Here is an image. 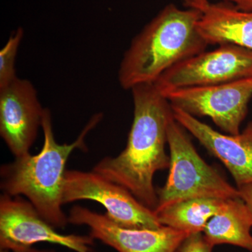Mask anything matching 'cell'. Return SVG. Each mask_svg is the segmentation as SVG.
Instances as JSON below:
<instances>
[{
	"instance_id": "52a82bcc",
	"label": "cell",
	"mask_w": 252,
	"mask_h": 252,
	"mask_svg": "<svg viewBox=\"0 0 252 252\" xmlns=\"http://www.w3.org/2000/svg\"><path fill=\"white\" fill-rule=\"evenodd\" d=\"M28 200L21 196L0 197V249L31 252L33 245L56 244L75 252H94L89 235H63L55 229Z\"/></svg>"
},
{
	"instance_id": "ac0fdd59",
	"label": "cell",
	"mask_w": 252,
	"mask_h": 252,
	"mask_svg": "<svg viewBox=\"0 0 252 252\" xmlns=\"http://www.w3.org/2000/svg\"><path fill=\"white\" fill-rule=\"evenodd\" d=\"M31 252H46V251H39V250H34V249H32Z\"/></svg>"
},
{
	"instance_id": "3957f363",
	"label": "cell",
	"mask_w": 252,
	"mask_h": 252,
	"mask_svg": "<svg viewBox=\"0 0 252 252\" xmlns=\"http://www.w3.org/2000/svg\"><path fill=\"white\" fill-rule=\"evenodd\" d=\"M198 10L167 5L132 39L119 70L125 90L155 83L162 74L206 50L208 44L197 30Z\"/></svg>"
},
{
	"instance_id": "9c48e42d",
	"label": "cell",
	"mask_w": 252,
	"mask_h": 252,
	"mask_svg": "<svg viewBox=\"0 0 252 252\" xmlns=\"http://www.w3.org/2000/svg\"><path fill=\"white\" fill-rule=\"evenodd\" d=\"M68 221L89 227L91 237L118 252H175L190 235L167 226L158 229L125 228L105 215L79 205L69 210Z\"/></svg>"
},
{
	"instance_id": "ba28073f",
	"label": "cell",
	"mask_w": 252,
	"mask_h": 252,
	"mask_svg": "<svg viewBox=\"0 0 252 252\" xmlns=\"http://www.w3.org/2000/svg\"><path fill=\"white\" fill-rule=\"evenodd\" d=\"M252 78V50L223 44L176 64L154 84L163 91L217 85Z\"/></svg>"
},
{
	"instance_id": "7c38bea8",
	"label": "cell",
	"mask_w": 252,
	"mask_h": 252,
	"mask_svg": "<svg viewBox=\"0 0 252 252\" xmlns=\"http://www.w3.org/2000/svg\"><path fill=\"white\" fill-rule=\"evenodd\" d=\"M186 8L198 10L197 30L208 45L234 44L252 50V11L210 0H183Z\"/></svg>"
},
{
	"instance_id": "2e32d148",
	"label": "cell",
	"mask_w": 252,
	"mask_h": 252,
	"mask_svg": "<svg viewBox=\"0 0 252 252\" xmlns=\"http://www.w3.org/2000/svg\"><path fill=\"white\" fill-rule=\"evenodd\" d=\"M213 248L203 233H197L187 236L175 252H212Z\"/></svg>"
},
{
	"instance_id": "5b68a950",
	"label": "cell",
	"mask_w": 252,
	"mask_h": 252,
	"mask_svg": "<svg viewBox=\"0 0 252 252\" xmlns=\"http://www.w3.org/2000/svg\"><path fill=\"white\" fill-rule=\"evenodd\" d=\"M161 92L172 107L193 117L210 118L225 134L237 135L248 115L252 97V78Z\"/></svg>"
},
{
	"instance_id": "e0dca14e",
	"label": "cell",
	"mask_w": 252,
	"mask_h": 252,
	"mask_svg": "<svg viewBox=\"0 0 252 252\" xmlns=\"http://www.w3.org/2000/svg\"><path fill=\"white\" fill-rule=\"evenodd\" d=\"M240 198L248 205L252 215V183L239 187Z\"/></svg>"
},
{
	"instance_id": "4fadbf2b",
	"label": "cell",
	"mask_w": 252,
	"mask_h": 252,
	"mask_svg": "<svg viewBox=\"0 0 252 252\" xmlns=\"http://www.w3.org/2000/svg\"><path fill=\"white\" fill-rule=\"evenodd\" d=\"M252 215L241 198L226 199L203 233L212 247L233 245L252 252Z\"/></svg>"
},
{
	"instance_id": "8fae6325",
	"label": "cell",
	"mask_w": 252,
	"mask_h": 252,
	"mask_svg": "<svg viewBox=\"0 0 252 252\" xmlns=\"http://www.w3.org/2000/svg\"><path fill=\"white\" fill-rule=\"evenodd\" d=\"M172 109L175 120L228 169L237 188L252 183V121L240 133L228 135L177 107Z\"/></svg>"
},
{
	"instance_id": "277c9868",
	"label": "cell",
	"mask_w": 252,
	"mask_h": 252,
	"mask_svg": "<svg viewBox=\"0 0 252 252\" xmlns=\"http://www.w3.org/2000/svg\"><path fill=\"white\" fill-rule=\"evenodd\" d=\"M167 146L169 175L165 185L157 190L156 210L189 199L240 198L238 189L199 155L187 130L174 115L167 126Z\"/></svg>"
},
{
	"instance_id": "8992f818",
	"label": "cell",
	"mask_w": 252,
	"mask_h": 252,
	"mask_svg": "<svg viewBox=\"0 0 252 252\" xmlns=\"http://www.w3.org/2000/svg\"><path fill=\"white\" fill-rule=\"evenodd\" d=\"M81 200L97 202L105 207L106 215L117 225L137 229L161 228L154 210L141 203L122 186L94 171L67 170L63 187V204Z\"/></svg>"
},
{
	"instance_id": "9a60e30c",
	"label": "cell",
	"mask_w": 252,
	"mask_h": 252,
	"mask_svg": "<svg viewBox=\"0 0 252 252\" xmlns=\"http://www.w3.org/2000/svg\"><path fill=\"white\" fill-rule=\"evenodd\" d=\"M23 36V30L18 28L0 51V89L9 85L18 78L15 64Z\"/></svg>"
},
{
	"instance_id": "5bb4252c",
	"label": "cell",
	"mask_w": 252,
	"mask_h": 252,
	"mask_svg": "<svg viewBox=\"0 0 252 252\" xmlns=\"http://www.w3.org/2000/svg\"><path fill=\"white\" fill-rule=\"evenodd\" d=\"M225 200L194 198L170 204L154 210L162 226L189 234L203 233L207 222L220 210Z\"/></svg>"
},
{
	"instance_id": "d6986e66",
	"label": "cell",
	"mask_w": 252,
	"mask_h": 252,
	"mask_svg": "<svg viewBox=\"0 0 252 252\" xmlns=\"http://www.w3.org/2000/svg\"><path fill=\"white\" fill-rule=\"evenodd\" d=\"M0 252H10L7 251V250H0Z\"/></svg>"
},
{
	"instance_id": "30bf717a",
	"label": "cell",
	"mask_w": 252,
	"mask_h": 252,
	"mask_svg": "<svg viewBox=\"0 0 252 252\" xmlns=\"http://www.w3.org/2000/svg\"><path fill=\"white\" fill-rule=\"evenodd\" d=\"M44 109L37 92L27 79H15L0 89V135L15 158L30 153Z\"/></svg>"
},
{
	"instance_id": "7a4b0ae2",
	"label": "cell",
	"mask_w": 252,
	"mask_h": 252,
	"mask_svg": "<svg viewBox=\"0 0 252 252\" xmlns=\"http://www.w3.org/2000/svg\"><path fill=\"white\" fill-rule=\"evenodd\" d=\"M102 114L91 118L77 140L59 144L53 130L51 114L44 109L41 127L44 140L36 155L15 158L1 167V189L10 196H26L39 215L56 228L66 226L68 217L63 211V187L66 163L73 151L87 150L85 137L102 119Z\"/></svg>"
},
{
	"instance_id": "6da1fadb",
	"label": "cell",
	"mask_w": 252,
	"mask_h": 252,
	"mask_svg": "<svg viewBox=\"0 0 252 252\" xmlns=\"http://www.w3.org/2000/svg\"><path fill=\"white\" fill-rule=\"evenodd\" d=\"M130 91L134 117L126 148L117 157L104 158L93 171L122 186L154 211L158 205L154 175L170 167L165 146L167 126L173 112L154 83L139 84Z\"/></svg>"
}]
</instances>
